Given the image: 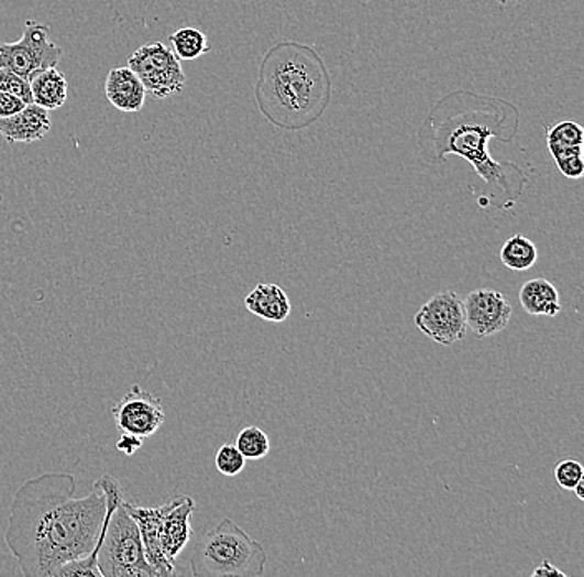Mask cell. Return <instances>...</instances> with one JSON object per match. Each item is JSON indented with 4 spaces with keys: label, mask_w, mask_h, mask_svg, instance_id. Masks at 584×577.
Masks as SVG:
<instances>
[{
    "label": "cell",
    "mask_w": 584,
    "mask_h": 577,
    "mask_svg": "<svg viewBox=\"0 0 584 577\" xmlns=\"http://www.w3.org/2000/svg\"><path fill=\"white\" fill-rule=\"evenodd\" d=\"M71 472L27 479L15 492L5 544L25 577H102L99 557L106 494L75 498Z\"/></svg>",
    "instance_id": "6da1fadb"
},
{
    "label": "cell",
    "mask_w": 584,
    "mask_h": 577,
    "mask_svg": "<svg viewBox=\"0 0 584 577\" xmlns=\"http://www.w3.org/2000/svg\"><path fill=\"white\" fill-rule=\"evenodd\" d=\"M520 112L514 104L473 92H453L440 100L417 135L420 153L432 163L445 155L462 156L485 182L476 197L482 208L510 210L530 184L527 172L515 163H500L488 152L492 139L511 142Z\"/></svg>",
    "instance_id": "7a4b0ae2"
},
{
    "label": "cell",
    "mask_w": 584,
    "mask_h": 577,
    "mask_svg": "<svg viewBox=\"0 0 584 577\" xmlns=\"http://www.w3.org/2000/svg\"><path fill=\"white\" fill-rule=\"evenodd\" d=\"M332 84L324 61L309 45L280 42L260 68L256 99L263 116L284 130H301L321 119Z\"/></svg>",
    "instance_id": "3957f363"
},
{
    "label": "cell",
    "mask_w": 584,
    "mask_h": 577,
    "mask_svg": "<svg viewBox=\"0 0 584 577\" xmlns=\"http://www.w3.org/2000/svg\"><path fill=\"white\" fill-rule=\"evenodd\" d=\"M106 494L107 511L100 541L99 564L102 577H156L146 560L139 524L125 508L119 479L103 475L95 485Z\"/></svg>",
    "instance_id": "277c9868"
},
{
    "label": "cell",
    "mask_w": 584,
    "mask_h": 577,
    "mask_svg": "<svg viewBox=\"0 0 584 577\" xmlns=\"http://www.w3.org/2000/svg\"><path fill=\"white\" fill-rule=\"evenodd\" d=\"M266 563L263 544L224 518L201 537L189 557V570L197 577H260Z\"/></svg>",
    "instance_id": "5b68a950"
},
{
    "label": "cell",
    "mask_w": 584,
    "mask_h": 577,
    "mask_svg": "<svg viewBox=\"0 0 584 577\" xmlns=\"http://www.w3.org/2000/svg\"><path fill=\"white\" fill-rule=\"evenodd\" d=\"M48 32L47 24L25 22L21 41L0 42V68H8L31 81L41 72L57 67L64 51L48 37Z\"/></svg>",
    "instance_id": "8992f818"
},
{
    "label": "cell",
    "mask_w": 584,
    "mask_h": 577,
    "mask_svg": "<svg viewBox=\"0 0 584 577\" xmlns=\"http://www.w3.org/2000/svg\"><path fill=\"white\" fill-rule=\"evenodd\" d=\"M129 67L139 75L146 94L156 100L183 92L186 75L178 57L162 42L142 45L129 57Z\"/></svg>",
    "instance_id": "52a82bcc"
},
{
    "label": "cell",
    "mask_w": 584,
    "mask_h": 577,
    "mask_svg": "<svg viewBox=\"0 0 584 577\" xmlns=\"http://www.w3.org/2000/svg\"><path fill=\"white\" fill-rule=\"evenodd\" d=\"M414 322L427 338L442 347H452L466 335L463 300L455 292L436 293L420 306Z\"/></svg>",
    "instance_id": "ba28073f"
},
{
    "label": "cell",
    "mask_w": 584,
    "mask_h": 577,
    "mask_svg": "<svg viewBox=\"0 0 584 577\" xmlns=\"http://www.w3.org/2000/svg\"><path fill=\"white\" fill-rule=\"evenodd\" d=\"M112 415L120 432L143 439L155 436L166 422L162 400L139 384H133L129 393L113 406Z\"/></svg>",
    "instance_id": "9c48e42d"
},
{
    "label": "cell",
    "mask_w": 584,
    "mask_h": 577,
    "mask_svg": "<svg viewBox=\"0 0 584 577\" xmlns=\"http://www.w3.org/2000/svg\"><path fill=\"white\" fill-rule=\"evenodd\" d=\"M463 309L466 328L472 329L473 335L482 340L502 334L514 313L507 296L491 288H478L469 293L463 300Z\"/></svg>",
    "instance_id": "30bf717a"
},
{
    "label": "cell",
    "mask_w": 584,
    "mask_h": 577,
    "mask_svg": "<svg viewBox=\"0 0 584 577\" xmlns=\"http://www.w3.org/2000/svg\"><path fill=\"white\" fill-rule=\"evenodd\" d=\"M547 142L558 171L571 181H580L584 174L583 127L571 120L553 123L547 130Z\"/></svg>",
    "instance_id": "8fae6325"
},
{
    "label": "cell",
    "mask_w": 584,
    "mask_h": 577,
    "mask_svg": "<svg viewBox=\"0 0 584 577\" xmlns=\"http://www.w3.org/2000/svg\"><path fill=\"white\" fill-rule=\"evenodd\" d=\"M125 508L130 516L139 524L146 560L155 570L156 577L175 576V564L165 556L162 543H159V527H162L163 518L172 508V501L158 508L135 507V504L125 501Z\"/></svg>",
    "instance_id": "7c38bea8"
},
{
    "label": "cell",
    "mask_w": 584,
    "mask_h": 577,
    "mask_svg": "<svg viewBox=\"0 0 584 577\" xmlns=\"http://www.w3.org/2000/svg\"><path fill=\"white\" fill-rule=\"evenodd\" d=\"M197 508L195 500L189 497L175 498L172 501V508L165 514L159 527V543H162L163 553L176 563V557L185 551L186 544L191 540V514Z\"/></svg>",
    "instance_id": "4fadbf2b"
},
{
    "label": "cell",
    "mask_w": 584,
    "mask_h": 577,
    "mask_svg": "<svg viewBox=\"0 0 584 577\" xmlns=\"http://www.w3.org/2000/svg\"><path fill=\"white\" fill-rule=\"evenodd\" d=\"M52 129V119L48 110L42 109L37 104H27L24 110L0 119V135L8 143H34L45 139Z\"/></svg>",
    "instance_id": "5bb4252c"
},
{
    "label": "cell",
    "mask_w": 584,
    "mask_h": 577,
    "mask_svg": "<svg viewBox=\"0 0 584 577\" xmlns=\"http://www.w3.org/2000/svg\"><path fill=\"white\" fill-rule=\"evenodd\" d=\"M106 94L109 102L120 112H139L145 106L146 90L139 75L126 67L112 68L107 75Z\"/></svg>",
    "instance_id": "9a60e30c"
},
{
    "label": "cell",
    "mask_w": 584,
    "mask_h": 577,
    "mask_svg": "<svg viewBox=\"0 0 584 577\" xmlns=\"http://www.w3.org/2000/svg\"><path fill=\"white\" fill-rule=\"evenodd\" d=\"M247 312L269 323H284L293 312L289 296L276 283H260L244 298Z\"/></svg>",
    "instance_id": "2e32d148"
},
{
    "label": "cell",
    "mask_w": 584,
    "mask_h": 577,
    "mask_svg": "<svg viewBox=\"0 0 584 577\" xmlns=\"http://www.w3.org/2000/svg\"><path fill=\"white\" fill-rule=\"evenodd\" d=\"M520 303L531 316H558L561 312L560 292L544 279L528 280L520 290Z\"/></svg>",
    "instance_id": "e0dca14e"
},
{
    "label": "cell",
    "mask_w": 584,
    "mask_h": 577,
    "mask_svg": "<svg viewBox=\"0 0 584 577\" xmlns=\"http://www.w3.org/2000/svg\"><path fill=\"white\" fill-rule=\"evenodd\" d=\"M32 99L42 109H60L68 97V81L57 67L47 68L31 80Z\"/></svg>",
    "instance_id": "ac0fdd59"
},
{
    "label": "cell",
    "mask_w": 584,
    "mask_h": 577,
    "mask_svg": "<svg viewBox=\"0 0 584 577\" xmlns=\"http://www.w3.org/2000/svg\"><path fill=\"white\" fill-rule=\"evenodd\" d=\"M500 260L514 272H527L538 262L537 244L524 235H514L502 247Z\"/></svg>",
    "instance_id": "d6986e66"
},
{
    "label": "cell",
    "mask_w": 584,
    "mask_h": 577,
    "mask_svg": "<svg viewBox=\"0 0 584 577\" xmlns=\"http://www.w3.org/2000/svg\"><path fill=\"white\" fill-rule=\"evenodd\" d=\"M173 54L178 61H197L201 55L211 51L210 42L207 35L195 28H183L169 35Z\"/></svg>",
    "instance_id": "ffe728a7"
},
{
    "label": "cell",
    "mask_w": 584,
    "mask_h": 577,
    "mask_svg": "<svg viewBox=\"0 0 584 577\" xmlns=\"http://www.w3.org/2000/svg\"><path fill=\"white\" fill-rule=\"evenodd\" d=\"M234 446L240 449L241 455L246 458V461L247 459L257 461V459L266 458L271 449V443L266 432L257 428V426H246V428L241 429L236 438V445Z\"/></svg>",
    "instance_id": "44dd1931"
},
{
    "label": "cell",
    "mask_w": 584,
    "mask_h": 577,
    "mask_svg": "<svg viewBox=\"0 0 584 577\" xmlns=\"http://www.w3.org/2000/svg\"><path fill=\"white\" fill-rule=\"evenodd\" d=\"M218 471L223 476H238L240 472H243L244 466H246V458L241 455L240 449L234 445H223L218 449L217 458Z\"/></svg>",
    "instance_id": "7402d4cb"
},
{
    "label": "cell",
    "mask_w": 584,
    "mask_h": 577,
    "mask_svg": "<svg viewBox=\"0 0 584 577\" xmlns=\"http://www.w3.org/2000/svg\"><path fill=\"white\" fill-rule=\"evenodd\" d=\"M0 92L12 94V96L24 100L25 104L34 102V99H32L31 81L19 77L18 74L8 70V68H0Z\"/></svg>",
    "instance_id": "603a6c76"
},
{
    "label": "cell",
    "mask_w": 584,
    "mask_h": 577,
    "mask_svg": "<svg viewBox=\"0 0 584 577\" xmlns=\"http://www.w3.org/2000/svg\"><path fill=\"white\" fill-rule=\"evenodd\" d=\"M553 475L554 481L558 482L560 488L573 491L574 486H576L581 479H584V468L580 461H576V459L568 458L554 466Z\"/></svg>",
    "instance_id": "cb8c5ba5"
},
{
    "label": "cell",
    "mask_w": 584,
    "mask_h": 577,
    "mask_svg": "<svg viewBox=\"0 0 584 577\" xmlns=\"http://www.w3.org/2000/svg\"><path fill=\"white\" fill-rule=\"evenodd\" d=\"M27 104L19 97L12 96V94L0 92V119H8V117L15 116V113L24 110Z\"/></svg>",
    "instance_id": "d4e9b609"
},
{
    "label": "cell",
    "mask_w": 584,
    "mask_h": 577,
    "mask_svg": "<svg viewBox=\"0 0 584 577\" xmlns=\"http://www.w3.org/2000/svg\"><path fill=\"white\" fill-rule=\"evenodd\" d=\"M143 442H145V439L140 438V436L123 433V435L120 436L119 442H117V449L125 456H132L142 448Z\"/></svg>",
    "instance_id": "484cf974"
},
{
    "label": "cell",
    "mask_w": 584,
    "mask_h": 577,
    "mask_svg": "<svg viewBox=\"0 0 584 577\" xmlns=\"http://www.w3.org/2000/svg\"><path fill=\"white\" fill-rule=\"evenodd\" d=\"M531 576L533 577H538V576H543V577H550V576H561V577H566V574L563 573V570L561 569H558L557 566H554V564H551V560H543V563L540 564V566L537 567V569L533 570V573H531Z\"/></svg>",
    "instance_id": "4316f807"
},
{
    "label": "cell",
    "mask_w": 584,
    "mask_h": 577,
    "mask_svg": "<svg viewBox=\"0 0 584 577\" xmlns=\"http://www.w3.org/2000/svg\"><path fill=\"white\" fill-rule=\"evenodd\" d=\"M573 491L576 492L577 500L584 501V479H581V481L574 486Z\"/></svg>",
    "instance_id": "83f0119b"
}]
</instances>
